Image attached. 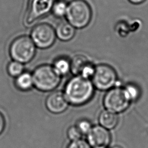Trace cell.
I'll list each match as a JSON object with an SVG mask.
<instances>
[{
    "mask_svg": "<svg viewBox=\"0 0 148 148\" xmlns=\"http://www.w3.org/2000/svg\"><path fill=\"white\" fill-rule=\"evenodd\" d=\"M36 46L31 38L21 36L15 39L11 43L10 54L12 58L20 63L29 62L35 56Z\"/></svg>",
    "mask_w": 148,
    "mask_h": 148,
    "instance_id": "obj_4",
    "label": "cell"
},
{
    "mask_svg": "<svg viewBox=\"0 0 148 148\" xmlns=\"http://www.w3.org/2000/svg\"><path fill=\"white\" fill-rule=\"evenodd\" d=\"M24 69V66L23 64L19 62L13 61L9 63L8 66V71L10 75L17 77L20 75Z\"/></svg>",
    "mask_w": 148,
    "mask_h": 148,
    "instance_id": "obj_18",
    "label": "cell"
},
{
    "mask_svg": "<svg viewBox=\"0 0 148 148\" xmlns=\"http://www.w3.org/2000/svg\"><path fill=\"white\" fill-rule=\"evenodd\" d=\"M31 38L36 47L47 49L54 43L56 38L55 29L47 23H40L32 29Z\"/></svg>",
    "mask_w": 148,
    "mask_h": 148,
    "instance_id": "obj_7",
    "label": "cell"
},
{
    "mask_svg": "<svg viewBox=\"0 0 148 148\" xmlns=\"http://www.w3.org/2000/svg\"><path fill=\"white\" fill-rule=\"evenodd\" d=\"M98 120L100 125L107 130H110L117 125L119 117L117 113L106 109L100 113Z\"/></svg>",
    "mask_w": 148,
    "mask_h": 148,
    "instance_id": "obj_12",
    "label": "cell"
},
{
    "mask_svg": "<svg viewBox=\"0 0 148 148\" xmlns=\"http://www.w3.org/2000/svg\"><path fill=\"white\" fill-rule=\"evenodd\" d=\"M56 0H29L25 16L26 23L32 24L51 12Z\"/></svg>",
    "mask_w": 148,
    "mask_h": 148,
    "instance_id": "obj_8",
    "label": "cell"
},
{
    "mask_svg": "<svg viewBox=\"0 0 148 148\" xmlns=\"http://www.w3.org/2000/svg\"><path fill=\"white\" fill-rule=\"evenodd\" d=\"M5 125V121L4 117L2 113H0V134L2 132Z\"/></svg>",
    "mask_w": 148,
    "mask_h": 148,
    "instance_id": "obj_23",
    "label": "cell"
},
{
    "mask_svg": "<svg viewBox=\"0 0 148 148\" xmlns=\"http://www.w3.org/2000/svg\"><path fill=\"white\" fill-rule=\"evenodd\" d=\"M94 90L91 80L75 75L66 83L63 92L69 103L79 106L85 104L92 98Z\"/></svg>",
    "mask_w": 148,
    "mask_h": 148,
    "instance_id": "obj_1",
    "label": "cell"
},
{
    "mask_svg": "<svg viewBox=\"0 0 148 148\" xmlns=\"http://www.w3.org/2000/svg\"><path fill=\"white\" fill-rule=\"evenodd\" d=\"M87 141L83 139H79L72 141L68 146L67 148H91Z\"/></svg>",
    "mask_w": 148,
    "mask_h": 148,
    "instance_id": "obj_22",
    "label": "cell"
},
{
    "mask_svg": "<svg viewBox=\"0 0 148 148\" xmlns=\"http://www.w3.org/2000/svg\"><path fill=\"white\" fill-rule=\"evenodd\" d=\"M91 81L95 88L101 91H108L117 86V73L109 65L101 64L95 66Z\"/></svg>",
    "mask_w": 148,
    "mask_h": 148,
    "instance_id": "obj_5",
    "label": "cell"
},
{
    "mask_svg": "<svg viewBox=\"0 0 148 148\" xmlns=\"http://www.w3.org/2000/svg\"><path fill=\"white\" fill-rule=\"evenodd\" d=\"M76 125L78 128V129L79 130L82 135H87L92 127L91 122L89 120L85 119L79 120Z\"/></svg>",
    "mask_w": 148,
    "mask_h": 148,
    "instance_id": "obj_20",
    "label": "cell"
},
{
    "mask_svg": "<svg viewBox=\"0 0 148 148\" xmlns=\"http://www.w3.org/2000/svg\"><path fill=\"white\" fill-rule=\"evenodd\" d=\"M130 2H131V3L133 4H135V5H138V4H140L143 3V2H145L146 0H128Z\"/></svg>",
    "mask_w": 148,
    "mask_h": 148,
    "instance_id": "obj_24",
    "label": "cell"
},
{
    "mask_svg": "<svg viewBox=\"0 0 148 148\" xmlns=\"http://www.w3.org/2000/svg\"><path fill=\"white\" fill-rule=\"evenodd\" d=\"M68 3L64 0H56L51 9V12L53 15L58 18L65 17L68 9Z\"/></svg>",
    "mask_w": 148,
    "mask_h": 148,
    "instance_id": "obj_16",
    "label": "cell"
},
{
    "mask_svg": "<svg viewBox=\"0 0 148 148\" xmlns=\"http://www.w3.org/2000/svg\"><path fill=\"white\" fill-rule=\"evenodd\" d=\"M87 139L94 148L106 147L110 142L111 136L108 130L101 125H95L87 135Z\"/></svg>",
    "mask_w": 148,
    "mask_h": 148,
    "instance_id": "obj_9",
    "label": "cell"
},
{
    "mask_svg": "<svg viewBox=\"0 0 148 148\" xmlns=\"http://www.w3.org/2000/svg\"><path fill=\"white\" fill-rule=\"evenodd\" d=\"M47 110L55 114L64 112L68 108L69 102L66 99L63 92L54 91L51 92L46 98L45 101Z\"/></svg>",
    "mask_w": 148,
    "mask_h": 148,
    "instance_id": "obj_10",
    "label": "cell"
},
{
    "mask_svg": "<svg viewBox=\"0 0 148 148\" xmlns=\"http://www.w3.org/2000/svg\"><path fill=\"white\" fill-rule=\"evenodd\" d=\"M17 87L23 91L30 90L34 86L32 75L29 72H23L16 80Z\"/></svg>",
    "mask_w": 148,
    "mask_h": 148,
    "instance_id": "obj_14",
    "label": "cell"
},
{
    "mask_svg": "<svg viewBox=\"0 0 148 148\" xmlns=\"http://www.w3.org/2000/svg\"><path fill=\"white\" fill-rule=\"evenodd\" d=\"M66 21L75 28H83L87 26L92 18V10L84 0H72L68 4L65 16Z\"/></svg>",
    "mask_w": 148,
    "mask_h": 148,
    "instance_id": "obj_2",
    "label": "cell"
},
{
    "mask_svg": "<svg viewBox=\"0 0 148 148\" xmlns=\"http://www.w3.org/2000/svg\"><path fill=\"white\" fill-rule=\"evenodd\" d=\"M88 61H90L84 55L78 54L75 56L71 60V72L74 75H79L82 68Z\"/></svg>",
    "mask_w": 148,
    "mask_h": 148,
    "instance_id": "obj_15",
    "label": "cell"
},
{
    "mask_svg": "<svg viewBox=\"0 0 148 148\" xmlns=\"http://www.w3.org/2000/svg\"><path fill=\"white\" fill-rule=\"evenodd\" d=\"M124 93L130 102L136 101L140 96V90L134 84H128L123 88Z\"/></svg>",
    "mask_w": 148,
    "mask_h": 148,
    "instance_id": "obj_17",
    "label": "cell"
},
{
    "mask_svg": "<svg viewBox=\"0 0 148 148\" xmlns=\"http://www.w3.org/2000/svg\"><path fill=\"white\" fill-rule=\"evenodd\" d=\"M130 102L127 98L123 88L119 86L109 90L105 94L103 100L106 109L116 113L125 110Z\"/></svg>",
    "mask_w": 148,
    "mask_h": 148,
    "instance_id": "obj_6",
    "label": "cell"
},
{
    "mask_svg": "<svg viewBox=\"0 0 148 148\" xmlns=\"http://www.w3.org/2000/svg\"><path fill=\"white\" fill-rule=\"evenodd\" d=\"M52 66L60 76L66 75L71 72V60L65 57H58L54 61Z\"/></svg>",
    "mask_w": 148,
    "mask_h": 148,
    "instance_id": "obj_13",
    "label": "cell"
},
{
    "mask_svg": "<svg viewBox=\"0 0 148 148\" xmlns=\"http://www.w3.org/2000/svg\"><path fill=\"white\" fill-rule=\"evenodd\" d=\"M101 148H106V147H101Z\"/></svg>",
    "mask_w": 148,
    "mask_h": 148,
    "instance_id": "obj_26",
    "label": "cell"
},
{
    "mask_svg": "<svg viewBox=\"0 0 148 148\" xmlns=\"http://www.w3.org/2000/svg\"><path fill=\"white\" fill-rule=\"evenodd\" d=\"M75 29L67 21H62L58 24L55 29L56 37L64 42L69 41L75 36Z\"/></svg>",
    "mask_w": 148,
    "mask_h": 148,
    "instance_id": "obj_11",
    "label": "cell"
},
{
    "mask_svg": "<svg viewBox=\"0 0 148 148\" xmlns=\"http://www.w3.org/2000/svg\"><path fill=\"white\" fill-rule=\"evenodd\" d=\"M68 138L71 141H75L79 139H80V138L82 135V133L76 127V125H72L68 128L66 132Z\"/></svg>",
    "mask_w": 148,
    "mask_h": 148,
    "instance_id": "obj_21",
    "label": "cell"
},
{
    "mask_svg": "<svg viewBox=\"0 0 148 148\" xmlns=\"http://www.w3.org/2000/svg\"><path fill=\"white\" fill-rule=\"evenodd\" d=\"M95 71V66L90 61H88L82 68L79 75L80 76L91 80Z\"/></svg>",
    "mask_w": 148,
    "mask_h": 148,
    "instance_id": "obj_19",
    "label": "cell"
},
{
    "mask_svg": "<svg viewBox=\"0 0 148 148\" xmlns=\"http://www.w3.org/2000/svg\"><path fill=\"white\" fill-rule=\"evenodd\" d=\"M32 75L34 86L42 91H53L61 82V77L55 72L50 65L43 64L38 66L34 69Z\"/></svg>",
    "mask_w": 148,
    "mask_h": 148,
    "instance_id": "obj_3",
    "label": "cell"
},
{
    "mask_svg": "<svg viewBox=\"0 0 148 148\" xmlns=\"http://www.w3.org/2000/svg\"><path fill=\"white\" fill-rule=\"evenodd\" d=\"M112 148H123V147L120 145H114Z\"/></svg>",
    "mask_w": 148,
    "mask_h": 148,
    "instance_id": "obj_25",
    "label": "cell"
}]
</instances>
